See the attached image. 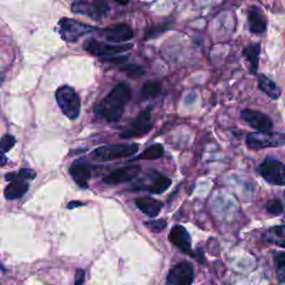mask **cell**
<instances>
[{
  "mask_svg": "<svg viewBox=\"0 0 285 285\" xmlns=\"http://www.w3.org/2000/svg\"><path fill=\"white\" fill-rule=\"evenodd\" d=\"M130 98V86L126 83L118 84L101 103L95 106V114L108 122H117L123 116L124 109Z\"/></svg>",
  "mask_w": 285,
  "mask_h": 285,
  "instance_id": "cell-1",
  "label": "cell"
},
{
  "mask_svg": "<svg viewBox=\"0 0 285 285\" xmlns=\"http://www.w3.org/2000/svg\"><path fill=\"white\" fill-rule=\"evenodd\" d=\"M56 101L63 114L74 121L81 112V98L75 89L68 85H64L56 90Z\"/></svg>",
  "mask_w": 285,
  "mask_h": 285,
  "instance_id": "cell-2",
  "label": "cell"
},
{
  "mask_svg": "<svg viewBox=\"0 0 285 285\" xmlns=\"http://www.w3.org/2000/svg\"><path fill=\"white\" fill-rule=\"evenodd\" d=\"M139 146L137 144H114L106 145L96 148L91 153V157L98 162H110L135 155Z\"/></svg>",
  "mask_w": 285,
  "mask_h": 285,
  "instance_id": "cell-3",
  "label": "cell"
},
{
  "mask_svg": "<svg viewBox=\"0 0 285 285\" xmlns=\"http://www.w3.org/2000/svg\"><path fill=\"white\" fill-rule=\"evenodd\" d=\"M248 147L250 149H264V148H274L281 147L285 145V135L281 132L268 131V132H251L246 136Z\"/></svg>",
  "mask_w": 285,
  "mask_h": 285,
  "instance_id": "cell-4",
  "label": "cell"
},
{
  "mask_svg": "<svg viewBox=\"0 0 285 285\" xmlns=\"http://www.w3.org/2000/svg\"><path fill=\"white\" fill-rule=\"evenodd\" d=\"M59 26V35L62 39L67 43H75L79 38L89 34L95 30L94 27L89 25L83 24L75 19L63 18L58 23Z\"/></svg>",
  "mask_w": 285,
  "mask_h": 285,
  "instance_id": "cell-5",
  "label": "cell"
},
{
  "mask_svg": "<svg viewBox=\"0 0 285 285\" xmlns=\"http://www.w3.org/2000/svg\"><path fill=\"white\" fill-rule=\"evenodd\" d=\"M258 173L265 181L276 186L285 185V165L273 157L265 158L258 166Z\"/></svg>",
  "mask_w": 285,
  "mask_h": 285,
  "instance_id": "cell-6",
  "label": "cell"
},
{
  "mask_svg": "<svg viewBox=\"0 0 285 285\" xmlns=\"http://www.w3.org/2000/svg\"><path fill=\"white\" fill-rule=\"evenodd\" d=\"M85 50L89 52V54L97 56V57H104V56H112L116 54H121V52L127 51L132 48L131 44H106L96 41V39H88L87 42L84 44Z\"/></svg>",
  "mask_w": 285,
  "mask_h": 285,
  "instance_id": "cell-7",
  "label": "cell"
},
{
  "mask_svg": "<svg viewBox=\"0 0 285 285\" xmlns=\"http://www.w3.org/2000/svg\"><path fill=\"white\" fill-rule=\"evenodd\" d=\"M151 112L150 108L143 110L141 114H139L131 124V127L128 128L127 130H125L121 132V138L128 139V138H134V137H143L147 134V132L151 129V124L150 122Z\"/></svg>",
  "mask_w": 285,
  "mask_h": 285,
  "instance_id": "cell-8",
  "label": "cell"
},
{
  "mask_svg": "<svg viewBox=\"0 0 285 285\" xmlns=\"http://www.w3.org/2000/svg\"><path fill=\"white\" fill-rule=\"evenodd\" d=\"M241 118L252 128L260 132H268L273 129V122L264 112L254 109H244L241 111Z\"/></svg>",
  "mask_w": 285,
  "mask_h": 285,
  "instance_id": "cell-9",
  "label": "cell"
},
{
  "mask_svg": "<svg viewBox=\"0 0 285 285\" xmlns=\"http://www.w3.org/2000/svg\"><path fill=\"white\" fill-rule=\"evenodd\" d=\"M108 5L103 2L90 4L86 2V0H76V2H74L71 5L72 12L79 15H86L90 17L91 19H95V21L101 19V17L105 15L106 12L108 11Z\"/></svg>",
  "mask_w": 285,
  "mask_h": 285,
  "instance_id": "cell-10",
  "label": "cell"
},
{
  "mask_svg": "<svg viewBox=\"0 0 285 285\" xmlns=\"http://www.w3.org/2000/svg\"><path fill=\"white\" fill-rule=\"evenodd\" d=\"M194 280L193 267L187 262L175 265L167 276V285H191Z\"/></svg>",
  "mask_w": 285,
  "mask_h": 285,
  "instance_id": "cell-11",
  "label": "cell"
},
{
  "mask_svg": "<svg viewBox=\"0 0 285 285\" xmlns=\"http://www.w3.org/2000/svg\"><path fill=\"white\" fill-rule=\"evenodd\" d=\"M101 34L102 36L105 37L106 41H108L109 43H112V44L126 43L130 41L132 36H134V34H132V29L128 25H125V24L110 26V27L103 29Z\"/></svg>",
  "mask_w": 285,
  "mask_h": 285,
  "instance_id": "cell-12",
  "label": "cell"
},
{
  "mask_svg": "<svg viewBox=\"0 0 285 285\" xmlns=\"http://www.w3.org/2000/svg\"><path fill=\"white\" fill-rule=\"evenodd\" d=\"M139 172H141V166L139 165H128V166L117 168L104 178V183L109 185H117L121 183L129 182L134 180L139 174Z\"/></svg>",
  "mask_w": 285,
  "mask_h": 285,
  "instance_id": "cell-13",
  "label": "cell"
},
{
  "mask_svg": "<svg viewBox=\"0 0 285 285\" xmlns=\"http://www.w3.org/2000/svg\"><path fill=\"white\" fill-rule=\"evenodd\" d=\"M248 21H249V28L252 34L262 35L268 29V21L265 18L263 11L256 7L252 6L248 10Z\"/></svg>",
  "mask_w": 285,
  "mask_h": 285,
  "instance_id": "cell-14",
  "label": "cell"
},
{
  "mask_svg": "<svg viewBox=\"0 0 285 285\" xmlns=\"http://www.w3.org/2000/svg\"><path fill=\"white\" fill-rule=\"evenodd\" d=\"M69 173L79 186L84 188L88 186V181L91 177V167L88 163L84 160L75 161L69 168Z\"/></svg>",
  "mask_w": 285,
  "mask_h": 285,
  "instance_id": "cell-15",
  "label": "cell"
},
{
  "mask_svg": "<svg viewBox=\"0 0 285 285\" xmlns=\"http://www.w3.org/2000/svg\"><path fill=\"white\" fill-rule=\"evenodd\" d=\"M168 238L172 244H174L176 248L183 251L184 253H192L191 236L185 227L181 226V225H176V226L172 229Z\"/></svg>",
  "mask_w": 285,
  "mask_h": 285,
  "instance_id": "cell-16",
  "label": "cell"
},
{
  "mask_svg": "<svg viewBox=\"0 0 285 285\" xmlns=\"http://www.w3.org/2000/svg\"><path fill=\"white\" fill-rule=\"evenodd\" d=\"M6 180L10 181V184L5 189V196L8 200H16L23 197L29 188L28 183L15 176V173H9L6 176Z\"/></svg>",
  "mask_w": 285,
  "mask_h": 285,
  "instance_id": "cell-17",
  "label": "cell"
},
{
  "mask_svg": "<svg viewBox=\"0 0 285 285\" xmlns=\"http://www.w3.org/2000/svg\"><path fill=\"white\" fill-rule=\"evenodd\" d=\"M136 206L139 211L143 212L144 214H146L150 217H154L158 215V213L161 212L163 204L160 201L155 200V198L141 197L136 200Z\"/></svg>",
  "mask_w": 285,
  "mask_h": 285,
  "instance_id": "cell-18",
  "label": "cell"
},
{
  "mask_svg": "<svg viewBox=\"0 0 285 285\" xmlns=\"http://www.w3.org/2000/svg\"><path fill=\"white\" fill-rule=\"evenodd\" d=\"M258 88H260L265 95H268L271 99L276 101L281 96V88L271 79L264 74L258 75L257 77Z\"/></svg>",
  "mask_w": 285,
  "mask_h": 285,
  "instance_id": "cell-19",
  "label": "cell"
},
{
  "mask_svg": "<svg viewBox=\"0 0 285 285\" xmlns=\"http://www.w3.org/2000/svg\"><path fill=\"white\" fill-rule=\"evenodd\" d=\"M260 54H261V45L254 43L250 44L243 50V55L246 57L248 62L251 64V72L256 74L260 63Z\"/></svg>",
  "mask_w": 285,
  "mask_h": 285,
  "instance_id": "cell-20",
  "label": "cell"
},
{
  "mask_svg": "<svg viewBox=\"0 0 285 285\" xmlns=\"http://www.w3.org/2000/svg\"><path fill=\"white\" fill-rule=\"evenodd\" d=\"M265 241L274 244L276 246L285 249V225L270 229L264 235Z\"/></svg>",
  "mask_w": 285,
  "mask_h": 285,
  "instance_id": "cell-21",
  "label": "cell"
},
{
  "mask_svg": "<svg viewBox=\"0 0 285 285\" xmlns=\"http://www.w3.org/2000/svg\"><path fill=\"white\" fill-rule=\"evenodd\" d=\"M170 184L172 181L168 177L156 173L154 180L150 182V184L145 186V189H147L151 194H162L165 191L168 189Z\"/></svg>",
  "mask_w": 285,
  "mask_h": 285,
  "instance_id": "cell-22",
  "label": "cell"
},
{
  "mask_svg": "<svg viewBox=\"0 0 285 285\" xmlns=\"http://www.w3.org/2000/svg\"><path fill=\"white\" fill-rule=\"evenodd\" d=\"M163 155H164V147L161 144H154L151 145V146H149L147 149H145L141 155L134 158V161L157 160V158H161Z\"/></svg>",
  "mask_w": 285,
  "mask_h": 285,
  "instance_id": "cell-23",
  "label": "cell"
},
{
  "mask_svg": "<svg viewBox=\"0 0 285 285\" xmlns=\"http://www.w3.org/2000/svg\"><path fill=\"white\" fill-rule=\"evenodd\" d=\"M162 84L158 81H148L144 84L142 95L144 98H155L161 94Z\"/></svg>",
  "mask_w": 285,
  "mask_h": 285,
  "instance_id": "cell-24",
  "label": "cell"
},
{
  "mask_svg": "<svg viewBox=\"0 0 285 285\" xmlns=\"http://www.w3.org/2000/svg\"><path fill=\"white\" fill-rule=\"evenodd\" d=\"M276 265V276L280 282H285V252L276 253L274 256Z\"/></svg>",
  "mask_w": 285,
  "mask_h": 285,
  "instance_id": "cell-25",
  "label": "cell"
},
{
  "mask_svg": "<svg viewBox=\"0 0 285 285\" xmlns=\"http://www.w3.org/2000/svg\"><path fill=\"white\" fill-rule=\"evenodd\" d=\"M16 144V138L12 136V135H5L2 141H0V151L2 153H7L9 151L12 147H14V145Z\"/></svg>",
  "mask_w": 285,
  "mask_h": 285,
  "instance_id": "cell-26",
  "label": "cell"
},
{
  "mask_svg": "<svg viewBox=\"0 0 285 285\" xmlns=\"http://www.w3.org/2000/svg\"><path fill=\"white\" fill-rule=\"evenodd\" d=\"M145 226L147 229H149L151 232H155V233H158V232H162L163 230L166 229L167 223L165 220H157V221H149V222H145Z\"/></svg>",
  "mask_w": 285,
  "mask_h": 285,
  "instance_id": "cell-27",
  "label": "cell"
},
{
  "mask_svg": "<svg viewBox=\"0 0 285 285\" xmlns=\"http://www.w3.org/2000/svg\"><path fill=\"white\" fill-rule=\"evenodd\" d=\"M15 176L18 178H22L24 181L27 180H34L36 177V172L29 169V168H24L18 172V173H15Z\"/></svg>",
  "mask_w": 285,
  "mask_h": 285,
  "instance_id": "cell-28",
  "label": "cell"
},
{
  "mask_svg": "<svg viewBox=\"0 0 285 285\" xmlns=\"http://www.w3.org/2000/svg\"><path fill=\"white\" fill-rule=\"evenodd\" d=\"M267 207H268V211L270 212V213H273V214H280L283 212V205L278 200L270 201L268 203Z\"/></svg>",
  "mask_w": 285,
  "mask_h": 285,
  "instance_id": "cell-29",
  "label": "cell"
},
{
  "mask_svg": "<svg viewBox=\"0 0 285 285\" xmlns=\"http://www.w3.org/2000/svg\"><path fill=\"white\" fill-rule=\"evenodd\" d=\"M122 70L127 72V74L130 76H141L144 74V70L139 67V66H136V65L125 66V67L122 68Z\"/></svg>",
  "mask_w": 285,
  "mask_h": 285,
  "instance_id": "cell-30",
  "label": "cell"
},
{
  "mask_svg": "<svg viewBox=\"0 0 285 285\" xmlns=\"http://www.w3.org/2000/svg\"><path fill=\"white\" fill-rule=\"evenodd\" d=\"M84 282H85V271L84 270H77L76 271L75 285H84Z\"/></svg>",
  "mask_w": 285,
  "mask_h": 285,
  "instance_id": "cell-31",
  "label": "cell"
},
{
  "mask_svg": "<svg viewBox=\"0 0 285 285\" xmlns=\"http://www.w3.org/2000/svg\"><path fill=\"white\" fill-rule=\"evenodd\" d=\"M126 59H127V57H125V56H121V57H110V58H103L102 61L103 62H106V63H112V64H118V63H124L126 62Z\"/></svg>",
  "mask_w": 285,
  "mask_h": 285,
  "instance_id": "cell-32",
  "label": "cell"
},
{
  "mask_svg": "<svg viewBox=\"0 0 285 285\" xmlns=\"http://www.w3.org/2000/svg\"><path fill=\"white\" fill-rule=\"evenodd\" d=\"M6 164H7V158H6L5 153L0 151V166H5Z\"/></svg>",
  "mask_w": 285,
  "mask_h": 285,
  "instance_id": "cell-33",
  "label": "cell"
},
{
  "mask_svg": "<svg viewBox=\"0 0 285 285\" xmlns=\"http://www.w3.org/2000/svg\"><path fill=\"white\" fill-rule=\"evenodd\" d=\"M83 203H81V202H70L69 204H68V208H75V207H79V206H83Z\"/></svg>",
  "mask_w": 285,
  "mask_h": 285,
  "instance_id": "cell-34",
  "label": "cell"
},
{
  "mask_svg": "<svg viewBox=\"0 0 285 285\" xmlns=\"http://www.w3.org/2000/svg\"><path fill=\"white\" fill-rule=\"evenodd\" d=\"M115 2L121 5H127L129 3V0H115Z\"/></svg>",
  "mask_w": 285,
  "mask_h": 285,
  "instance_id": "cell-35",
  "label": "cell"
}]
</instances>
